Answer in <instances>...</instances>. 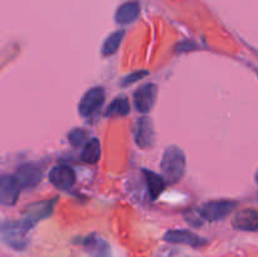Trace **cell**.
<instances>
[{
	"mask_svg": "<svg viewBox=\"0 0 258 257\" xmlns=\"http://www.w3.org/2000/svg\"><path fill=\"white\" fill-rule=\"evenodd\" d=\"M87 138H88V133L85 130V128H81V127L73 128V130H71L70 134H68V141H70L71 145L76 149L85 145V144L87 143Z\"/></svg>",
	"mask_w": 258,
	"mask_h": 257,
	"instance_id": "obj_18",
	"label": "cell"
},
{
	"mask_svg": "<svg viewBox=\"0 0 258 257\" xmlns=\"http://www.w3.org/2000/svg\"><path fill=\"white\" fill-rule=\"evenodd\" d=\"M123 37H125V30H116V32L111 33L107 38L105 39L102 44V53L103 57H110V55L115 54L117 49L120 48L121 42H122Z\"/></svg>",
	"mask_w": 258,
	"mask_h": 257,
	"instance_id": "obj_16",
	"label": "cell"
},
{
	"mask_svg": "<svg viewBox=\"0 0 258 257\" xmlns=\"http://www.w3.org/2000/svg\"><path fill=\"white\" fill-rule=\"evenodd\" d=\"M149 75V71H136V72L130 73V75L125 76V77L121 80L120 86L121 87H127V86L133 85V83L138 82V81L143 80L144 77Z\"/></svg>",
	"mask_w": 258,
	"mask_h": 257,
	"instance_id": "obj_19",
	"label": "cell"
},
{
	"mask_svg": "<svg viewBox=\"0 0 258 257\" xmlns=\"http://www.w3.org/2000/svg\"><path fill=\"white\" fill-rule=\"evenodd\" d=\"M135 141L141 149H150L155 144L154 123L149 116H141L135 125Z\"/></svg>",
	"mask_w": 258,
	"mask_h": 257,
	"instance_id": "obj_7",
	"label": "cell"
},
{
	"mask_svg": "<svg viewBox=\"0 0 258 257\" xmlns=\"http://www.w3.org/2000/svg\"><path fill=\"white\" fill-rule=\"evenodd\" d=\"M48 179L59 190H68L76 183V174L72 168L67 165H57L50 169Z\"/></svg>",
	"mask_w": 258,
	"mask_h": 257,
	"instance_id": "obj_8",
	"label": "cell"
},
{
	"mask_svg": "<svg viewBox=\"0 0 258 257\" xmlns=\"http://www.w3.org/2000/svg\"><path fill=\"white\" fill-rule=\"evenodd\" d=\"M156 96H158V86L155 83H146L139 87L134 92V103L136 110L144 115L150 112L156 102Z\"/></svg>",
	"mask_w": 258,
	"mask_h": 257,
	"instance_id": "obj_5",
	"label": "cell"
},
{
	"mask_svg": "<svg viewBox=\"0 0 258 257\" xmlns=\"http://www.w3.org/2000/svg\"><path fill=\"white\" fill-rule=\"evenodd\" d=\"M20 184L15 175L0 176V203L14 206L19 199Z\"/></svg>",
	"mask_w": 258,
	"mask_h": 257,
	"instance_id": "obj_9",
	"label": "cell"
},
{
	"mask_svg": "<svg viewBox=\"0 0 258 257\" xmlns=\"http://www.w3.org/2000/svg\"><path fill=\"white\" fill-rule=\"evenodd\" d=\"M237 202L229 201V199H219V201H211L207 202L199 209L203 221L208 222H217L222 221L226 217H228L232 212L236 209Z\"/></svg>",
	"mask_w": 258,
	"mask_h": 257,
	"instance_id": "obj_3",
	"label": "cell"
},
{
	"mask_svg": "<svg viewBox=\"0 0 258 257\" xmlns=\"http://www.w3.org/2000/svg\"><path fill=\"white\" fill-rule=\"evenodd\" d=\"M140 15V4L136 0L123 3L115 13V20L117 24L127 25L135 22Z\"/></svg>",
	"mask_w": 258,
	"mask_h": 257,
	"instance_id": "obj_12",
	"label": "cell"
},
{
	"mask_svg": "<svg viewBox=\"0 0 258 257\" xmlns=\"http://www.w3.org/2000/svg\"><path fill=\"white\" fill-rule=\"evenodd\" d=\"M234 229L246 232H256L258 229V213L256 209H242L234 214L232 219Z\"/></svg>",
	"mask_w": 258,
	"mask_h": 257,
	"instance_id": "obj_11",
	"label": "cell"
},
{
	"mask_svg": "<svg viewBox=\"0 0 258 257\" xmlns=\"http://www.w3.org/2000/svg\"><path fill=\"white\" fill-rule=\"evenodd\" d=\"M130 112V102H128V98L125 96H120V97H116L110 105L107 106L105 111V117L113 118V117H123V116L128 115Z\"/></svg>",
	"mask_w": 258,
	"mask_h": 257,
	"instance_id": "obj_14",
	"label": "cell"
},
{
	"mask_svg": "<svg viewBox=\"0 0 258 257\" xmlns=\"http://www.w3.org/2000/svg\"><path fill=\"white\" fill-rule=\"evenodd\" d=\"M86 248L92 257H111L108 244L100 237H92L86 241Z\"/></svg>",
	"mask_w": 258,
	"mask_h": 257,
	"instance_id": "obj_17",
	"label": "cell"
},
{
	"mask_svg": "<svg viewBox=\"0 0 258 257\" xmlns=\"http://www.w3.org/2000/svg\"><path fill=\"white\" fill-rule=\"evenodd\" d=\"M164 241L173 244H186V246L203 247L207 244V239L198 236L189 229H170L164 234Z\"/></svg>",
	"mask_w": 258,
	"mask_h": 257,
	"instance_id": "obj_6",
	"label": "cell"
},
{
	"mask_svg": "<svg viewBox=\"0 0 258 257\" xmlns=\"http://www.w3.org/2000/svg\"><path fill=\"white\" fill-rule=\"evenodd\" d=\"M58 203V197L57 198L47 199V201H40L37 203H33L25 208L23 218L20 223L24 226L25 229H30L34 227L42 219L48 218L50 214L54 211L55 204Z\"/></svg>",
	"mask_w": 258,
	"mask_h": 257,
	"instance_id": "obj_2",
	"label": "cell"
},
{
	"mask_svg": "<svg viewBox=\"0 0 258 257\" xmlns=\"http://www.w3.org/2000/svg\"><path fill=\"white\" fill-rule=\"evenodd\" d=\"M17 176L18 181L20 184V188L32 189L37 186L38 184L42 181L43 179V171L42 169L38 168L35 164L25 163L22 164L19 168L17 169Z\"/></svg>",
	"mask_w": 258,
	"mask_h": 257,
	"instance_id": "obj_10",
	"label": "cell"
},
{
	"mask_svg": "<svg viewBox=\"0 0 258 257\" xmlns=\"http://www.w3.org/2000/svg\"><path fill=\"white\" fill-rule=\"evenodd\" d=\"M143 175L145 179V183L148 185L149 194H150V198L153 201L158 199L160 197V194L163 193L164 189L166 186V181L164 180V178L159 174L154 173V171L148 170V169H143Z\"/></svg>",
	"mask_w": 258,
	"mask_h": 257,
	"instance_id": "obj_13",
	"label": "cell"
},
{
	"mask_svg": "<svg viewBox=\"0 0 258 257\" xmlns=\"http://www.w3.org/2000/svg\"><path fill=\"white\" fill-rule=\"evenodd\" d=\"M101 158V143L98 139L92 138L83 145L81 159L87 164H96Z\"/></svg>",
	"mask_w": 258,
	"mask_h": 257,
	"instance_id": "obj_15",
	"label": "cell"
},
{
	"mask_svg": "<svg viewBox=\"0 0 258 257\" xmlns=\"http://www.w3.org/2000/svg\"><path fill=\"white\" fill-rule=\"evenodd\" d=\"M106 92L102 87H92L81 98L78 103V112L82 117H90L103 106Z\"/></svg>",
	"mask_w": 258,
	"mask_h": 257,
	"instance_id": "obj_4",
	"label": "cell"
},
{
	"mask_svg": "<svg viewBox=\"0 0 258 257\" xmlns=\"http://www.w3.org/2000/svg\"><path fill=\"white\" fill-rule=\"evenodd\" d=\"M161 176L166 184H175L181 180L185 174L186 158L179 146L170 145L165 149L160 163Z\"/></svg>",
	"mask_w": 258,
	"mask_h": 257,
	"instance_id": "obj_1",
	"label": "cell"
}]
</instances>
